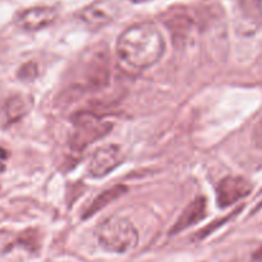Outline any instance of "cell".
Returning <instances> with one entry per match:
<instances>
[{
  "mask_svg": "<svg viewBox=\"0 0 262 262\" xmlns=\"http://www.w3.org/2000/svg\"><path fill=\"white\" fill-rule=\"evenodd\" d=\"M122 163V152L118 145L107 144L92 155L88 170L93 178H103Z\"/></svg>",
  "mask_w": 262,
  "mask_h": 262,
  "instance_id": "5",
  "label": "cell"
},
{
  "mask_svg": "<svg viewBox=\"0 0 262 262\" xmlns=\"http://www.w3.org/2000/svg\"><path fill=\"white\" fill-rule=\"evenodd\" d=\"M118 0H97L80 12V19L89 27H103L111 24L120 14Z\"/></svg>",
  "mask_w": 262,
  "mask_h": 262,
  "instance_id": "4",
  "label": "cell"
},
{
  "mask_svg": "<svg viewBox=\"0 0 262 262\" xmlns=\"http://www.w3.org/2000/svg\"><path fill=\"white\" fill-rule=\"evenodd\" d=\"M253 142L254 144L262 149V118L257 122L253 130Z\"/></svg>",
  "mask_w": 262,
  "mask_h": 262,
  "instance_id": "15",
  "label": "cell"
},
{
  "mask_svg": "<svg viewBox=\"0 0 262 262\" xmlns=\"http://www.w3.org/2000/svg\"><path fill=\"white\" fill-rule=\"evenodd\" d=\"M97 239L100 247L112 253H126L134 249L139 242L135 226L123 217L105 219L97 229Z\"/></svg>",
  "mask_w": 262,
  "mask_h": 262,
  "instance_id": "2",
  "label": "cell"
},
{
  "mask_svg": "<svg viewBox=\"0 0 262 262\" xmlns=\"http://www.w3.org/2000/svg\"><path fill=\"white\" fill-rule=\"evenodd\" d=\"M206 210H207V203H206V198L203 196H198L194 201H191L185 210L183 211L179 219L176 220L175 225L171 229V234H178L180 231L185 230V229L190 228V226L195 225L200 221H202L206 216Z\"/></svg>",
  "mask_w": 262,
  "mask_h": 262,
  "instance_id": "11",
  "label": "cell"
},
{
  "mask_svg": "<svg viewBox=\"0 0 262 262\" xmlns=\"http://www.w3.org/2000/svg\"><path fill=\"white\" fill-rule=\"evenodd\" d=\"M17 76L21 80H34L37 76V66L35 62H27L21 66L17 72Z\"/></svg>",
  "mask_w": 262,
  "mask_h": 262,
  "instance_id": "14",
  "label": "cell"
},
{
  "mask_svg": "<svg viewBox=\"0 0 262 262\" xmlns=\"http://www.w3.org/2000/svg\"><path fill=\"white\" fill-rule=\"evenodd\" d=\"M112 130V122L93 112H80L74 118L71 147L81 152L97 140L102 139Z\"/></svg>",
  "mask_w": 262,
  "mask_h": 262,
  "instance_id": "3",
  "label": "cell"
},
{
  "mask_svg": "<svg viewBox=\"0 0 262 262\" xmlns=\"http://www.w3.org/2000/svg\"><path fill=\"white\" fill-rule=\"evenodd\" d=\"M30 108H31V100L29 98L21 94L13 95L6 100L2 108V120L7 125L17 122L29 113Z\"/></svg>",
  "mask_w": 262,
  "mask_h": 262,
  "instance_id": "12",
  "label": "cell"
},
{
  "mask_svg": "<svg viewBox=\"0 0 262 262\" xmlns=\"http://www.w3.org/2000/svg\"><path fill=\"white\" fill-rule=\"evenodd\" d=\"M57 11L52 7H32L19 12L14 22L19 29L37 31L52 25L57 19Z\"/></svg>",
  "mask_w": 262,
  "mask_h": 262,
  "instance_id": "7",
  "label": "cell"
},
{
  "mask_svg": "<svg viewBox=\"0 0 262 262\" xmlns=\"http://www.w3.org/2000/svg\"><path fill=\"white\" fill-rule=\"evenodd\" d=\"M7 150L6 149H2V148H0V158H6L7 157Z\"/></svg>",
  "mask_w": 262,
  "mask_h": 262,
  "instance_id": "17",
  "label": "cell"
},
{
  "mask_svg": "<svg viewBox=\"0 0 262 262\" xmlns=\"http://www.w3.org/2000/svg\"><path fill=\"white\" fill-rule=\"evenodd\" d=\"M236 21L243 31L259 26L262 24V0H238Z\"/></svg>",
  "mask_w": 262,
  "mask_h": 262,
  "instance_id": "10",
  "label": "cell"
},
{
  "mask_svg": "<svg viewBox=\"0 0 262 262\" xmlns=\"http://www.w3.org/2000/svg\"><path fill=\"white\" fill-rule=\"evenodd\" d=\"M252 191V184L241 176H228L216 186L217 203L221 208L229 207L243 200Z\"/></svg>",
  "mask_w": 262,
  "mask_h": 262,
  "instance_id": "6",
  "label": "cell"
},
{
  "mask_svg": "<svg viewBox=\"0 0 262 262\" xmlns=\"http://www.w3.org/2000/svg\"><path fill=\"white\" fill-rule=\"evenodd\" d=\"M163 22L176 44H185L194 30L193 17L184 9H172L163 16Z\"/></svg>",
  "mask_w": 262,
  "mask_h": 262,
  "instance_id": "8",
  "label": "cell"
},
{
  "mask_svg": "<svg viewBox=\"0 0 262 262\" xmlns=\"http://www.w3.org/2000/svg\"><path fill=\"white\" fill-rule=\"evenodd\" d=\"M252 262H262V246L254 252L253 257H252Z\"/></svg>",
  "mask_w": 262,
  "mask_h": 262,
  "instance_id": "16",
  "label": "cell"
},
{
  "mask_svg": "<svg viewBox=\"0 0 262 262\" xmlns=\"http://www.w3.org/2000/svg\"><path fill=\"white\" fill-rule=\"evenodd\" d=\"M110 80V63L102 53L93 54L84 67V81L88 88L102 89Z\"/></svg>",
  "mask_w": 262,
  "mask_h": 262,
  "instance_id": "9",
  "label": "cell"
},
{
  "mask_svg": "<svg viewBox=\"0 0 262 262\" xmlns=\"http://www.w3.org/2000/svg\"><path fill=\"white\" fill-rule=\"evenodd\" d=\"M127 191V188L125 185H115L112 188L107 189V190L102 191L98 196H95L94 201L90 203L89 207L85 210L84 212V219L92 217L93 215L98 212V211L103 210V208L107 207L110 203H112L113 201L118 200L120 196H122L123 194Z\"/></svg>",
  "mask_w": 262,
  "mask_h": 262,
  "instance_id": "13",
  "label": "cell"
},
{
  "mask_svg": "<svg viewBox=\"0 0 262 262\" xmlns=\"http://www.w3.org/2000/svg\"><path fill=\"white\" fill-rule=\"evenodd\" d=\"M118 58L131 69L144 70L157 63L165 53V39L152 22H138L118 36Z\"/></svg>",
  "mask_w": 262,
  "mask_h": 262,
  "instance_id": "1",
  "label": "cell"
}]
</instances>
